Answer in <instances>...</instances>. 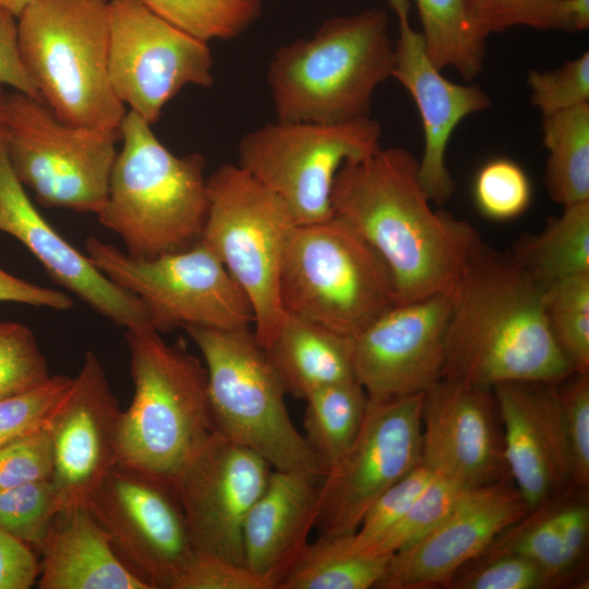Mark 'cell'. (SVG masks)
I'll list each match as a JSON object with an SVG mask.
<instances>
[{
    "mask_svg": "<svg viewBox=\"0 0 589 589\" xmlns=\"http://www.w3.org/2000/svg\"><path fill=\"white\" fill-rule=\"evenodd\" d=\"M34 0H0V9H3L14 16L19 17L20 14L33 2Z\"/></svg>",
    "mask_w": 589,
    "mask_h": 589,
    "instance_id": "obj_52",
    "label": "cell"
},
{
    "mask_svg": "<svg viewBox=\"0 0 589 589\" xmlns=\"http://www.w3.org/2000/svg\"><path fill=\"white\" fill-rule=\"evenodd\" d=\"M287 393L304 399L313 390L354 378L351 337L286 312L264 348Z\"/></svg>",
    "mask_w": 589,
    "mask_h": 589,
    "instance_id": "obj_26",
    "label": "cell"
},
{
    "mask_svg": "<svg viewBox=\"0 0 589 589\" xmlns=\"http://www.w3.org/2000/svg\"><path fill=\"white\" fill-rule=\"evenodd\" d=\"M382 128L371 117L339 123L278 121L245 133L238 166L276 194L297 225L332 218V191L348 161L378 151Z\"/></svg>",
    "mask_w": 589,
    "mask_h": 589,
    "instance_id": "obj_11",
    "label": "cell"
},
{
    "mask_svg": "<svg viewBox=\"0 0 589 589\" xmlns=\"http://www.w3.org/2000/svg\"><path fill=\"white\" fill-rule=\"evenodd\" d=\"M64 502L51 479L0 491V529L40 550Z\"/></svg>",
    "mask_w": 589,
    "mask_h": 589,
    "instance_id": "obj_35",
    "label": "cell"
},
{
    "mask_svg": "<svg viewBox=\"0 0 589 589\" xmlns=\"http://www.w3.org/2000/svg\"><path fill=\"white\" fill-rule=\"evenodd\" d=\"M17 48L60 120L120 131L128 109L108 76L109 0H34L17 17Z\"/></svg>",
    "mask_w": 589,
    "mask_h": 589,
    "instance_id": "obj_6",
    "label": "cell"
},
{
    "mask_svg": "<svg viewBox=\"0 0 589 589\" xmlns=\"http://www.w3.org/2000/svg\"><path fill=\"white\" fill-rule=\"evenodd\" d=\"M561 31L581 32L589 27V0H564L560 12Z\"/></svg>",
    "mask_w": 589,
    "mask_h": 589,
    "instance_id": "obj_51",
    "label": "cell"
},
{
    "mask_svg": "<svg viewBox=\"0 0 589 589\" xmlns=\"http://www.w3.org/2000/svg\"><path fill=\"white\" fill-rule=\"evenodd\" d=\"M576 377L558 388L564 432L567 441L572 478L584 489L589 483V374Z\"/></svg>",
    "mask_w": 589,
    "mask_h": 589,
    "instance_id": "obj_44",
    "label": "cell"
},
{
    "mask_svg": "<svg viewBox=\"0 0 589 589\" xmlns=\"http://www.w3.org/2000/svg\"><path fill=\"white\" fill-rule=\"evenodd\" d=\"M426 50L441 70L452 68L466 81L483 67L486 36L477 26L468 0H414Z\"/></svg>",
    "mask_w": 589,
    "mask_h": 589,
    "instance_id": "obj_30",
    "label": "cell"
},
{
    "mask_svg": "<svg viewBox=\"0 0 589 589\" xmlns=\"http://www.w3.org/2000/svg\"><path fill=\"white\" fill-rule=\"evenodd\" d=\"M207 199L201 241L247 294L265 348L286 315L280 272L297 224L286 204L237 164H223L207 177Z\"/></svg>",
    "mask_w": 589,
    "mask_h": 589,
    "instance_id": "obj_9",
    "label": "cell"
},
{
    "mask_svg": "<svg viewBox=\"0 0 589 589\" xmlns=\"http://www.w3.org/2000/svg\"><path fill=\"white\" fill-rule=\"evenodd\" d=\"M39 551L40 589H148L118 557L86 504L63 507Z\"/></svg>",
    "mask_w": 589,
    "mask_h": 589,
    "instance_id": "obj_25",
    "label": "cell"
},
{
    "mask_svg": "<svg viewBox=\"0 0 589 589\" xmlns=\"http://www.w3.org/2000/svg\"><path fill=\"white\" fill-rule=\"evenodd\" d=\"M532 105L542 116L589 103V52L551 71L532 70L527 76Z\"/></svg>",
    "mask_w": 589,
    "mask_h": 589,
    "instance_id": "obj_40",
    "label": "cell"
},
{
    "mask_svg": "<svg viewBox=\"0 0 589 589\" xmlns=\"http://www.w3.org/2000/svg\"><path fill=\"white\" fill-rule=\"evenodd\" d=\"M433 476L434 472L420 462L389 486L366 510L357 531L349 536L351 546L364 551L378 540L410 509Z\"/></svg>",
    "mask_w": 589,
    "mask_h": 589,
    "instance_id": "obj_39",
    "label": "cell"
},
{
    "mask_svg": "<svg viewBox=\"0 0 589 589\" xmlns=\"http://www.w3.org/2000/svg\"><path fill=\"white\" fill-rule=\"evenodd\" d=\"M556 506L550 501L533 508L527 516L509 527L500 542L493 541L486 550L490 557L516 554L534 562L555 584L568 570L564 562L556 521ZM485 550V551H486ZM484 551V552H485Z\"/></svg>",
    "mask_w": 589,
    "mask_h": 589,
    "instance_id": "obj_34",
    "label": "cell"
},
{
    "mask_svg": "<svg viewBox=\"0 0 589 589\" xmlns=\"http://www.w3.org/2000/svg\"><path fill=\"white\" fill-rule=\"evenodd\" d=\"M544 310L554 340L574 372L589 374V273L548 286Z\"/></svg>",
    "mask_w": 589,
    "mask_h": 589,
    "instance_id": "obj_33",
    "label": "cell"
},
{
    "mask_svg": "<svg viewBox=\"0 0 589 589\" xmlns=\"http://www.w3.org/2000/svg\"><path fill=\"white\" fill-rule=\"evenodd\" d=\"M469 489L434 473L410 509L364 552L394 554L418 542L445 519Z\"/></svg>",
    "mask_w": 589,
    "mask_h": 589,
    "instance_id": "obj_36",
    "label": "cell"
},
{
    "mask_svg": "<svg viewBox=\"0 0 589 589\" xmlns=\"http://www.w3.org/2000/svg\"><path fill=\"white\" fill-rule=\"evenodd\" d=\"M122 409L106 371L93 351L45 424L53 454L51 481L64 507L85 504L118 462Z\"/></svg>",
    "mask_w": 589,
    "mask_h": 589,
    "instance_id": "obj_18",
    "label": "cell"
},
{
    "mask_svg": "<svg viewBox=\"0 0 589 589\" xmlns=\"http://www.w3.org/2000/svg\"><path fill=\"white\" fill-rule=\"evenodd\" d=\"M183 329L206 368L212 431L255 452L273 469L325 474L291 421L286 387L254 332L250 327Z\"/></svg>",
    "mask_w": 589,
    "mask_h": 589,
    "instance_id": "obj_7",
    "label": "cell"
},
{
    "mask_svg": "<svg viewBox=\"0 0 589 589\" xmlns=\"http://www.w3.org/2000/svg\"><path fill=\"white\" fill-rule=\"evenodd\" d=\"M544 290L507 253L482 241L450 289L442 377L492 388L561 383L574 374L550 330Z\"/></svg>",
    "mask_w": 589,
    "mask_h": 589,
    "instance_id": "obj_2",
    "label": "cell"
},
{
    "mask_svg": "<svg viewBox=\"0 0 589 589\" xmlns=\"http://www.w3.org/2000/svg\"><path fill=\"white\" fill-rule=\"evenodd\" d=\"M450 290L397 303L352 341L356 381L369 400L425 393L441 377Z\"/></svg>",
    "mask_w": 589,
    "mask_h": 589,
    "instance_id": "obj_17",
    "label": "cell"
},
{
    "mask_svg": "<svg viewBox=\"0 0 589 589\" xmlns=\"http://www.w3.org/2000/svg\"><path fill=\"white\" fill-rule=\"evenodd\" d=\"M388 4L398 24L392 77L412 97L423 125L419 180L430 201L443 205L456 190L446 166L450 136L465 118L488 109L491 100L479 86L454 83L441 73L426 50L422 34L410 23V0H388Z\"/></svg>",
    "mask_w": 589,
    "mask_h": 589,
    "instance_id": "obj_21",
    "label": "cell"
},
{
    "mask_svg": "<svg viewBox=\"0 0 589 589\" xmlns=\"http://www.w3.org/2000/svg\"><path fill=\"white\" fill-rule=\"evenodd\" d=\"M53 454L46 424L0 447V491L49 480Z\"/></svg>",
    "mask_w": 589,
    "mask_h": 589,
    "instance_id": "obj_43",
    "label": "cell"
},
{
    "mask_svg": "<svg viewBox=\"0 0 589 589\" xmlns=\"http://www.w3.org/2000/svg\"><path fill=\"white\" fill-rule=\"evenodd\" d=\"M173 589H273L248 566L196 553Z\"/></svg>",
    "mask_w": 589,
    "mask_h": 589,
    "instance_id": "obj_46",
    "label": "cell"
},
{
    "mask_svg": "<svg viewBox=\"0 0 589 589\" xmlns=\"http://www.w3.org/2000/svg\"><path fill=\"white\" fill-rule=\"evenodd\" d=\"M124 336L133 398L121 413L117 465L172 482L213 432L206 368L155 329Z\"/></svg>",
    "mask_w": 589,
    "mask_h": 589,
    "instance_id": "obj_5",
    "label": "cell"
},
{
    "mask_svg": "<svg viewBox=\"0 0 589 589\" xmlns=\"http://www.w3.org/2000/svg\"><path fill=\"white\" fill-rule=\"evenodd\" d=\"M279 291L285 312L347 337L397 304L382 257L335 216L294 227L281 264Z\"/></svg>",
    "mask_w": 589,
    "mask_h": 589,
    "instance_id": "obj_8",
    "label": "cell"
},
{
    "mask_svg": "<svg viewBox=\"0 0 589 589\" xmlns=\"http://www.w3.org/2000/svg\"><path fill=\"white\" fill-rule=\"evenodd\" d=\"M394 43L382 8L335 16L276 49L266 72L278 121L347 122L371 117L376 88L392 77Z\"/></svg>",
    "mask_w": 589,
    "mask_h": 589,
    "instance_id": "obj_3",
    "label": "cell"
},
{
    "mask_svg": "<svg viewBox=\"0 0 589 589\" xmlns=\"http://www.w3.org/2000/svg\"><path fill=\"white\" fill-rule=\"evenodd\" d=\"M0 231L17 239L49 277L125 330L154 329L141 300L110 280L37 211L10 165L0 132Z\"/></svg>",
    "mask_w": 589,
    "mask_h": 589,
    "instance_id": "obj_22",
    "label": "cell"
},
{
    "mask_svg": "<svg viewBox=\"0 0 589 589\" xmlns=\"http://www.w3.org/2000/svg\"><path fill=\"white\" fill-rule=\"evenodd\" d=\"M208 43L139 0H109L108 76L117 98L148 124L183 87L214 85Z\"/></svg>",
    "mask_w": 589,
    "mask_h": 589,
    "instance_id": "obj_14",
    "label": "cell"
},
{
    "mask_svg": "<svg viewBox=\"0 0 589 589\" xmlns=\"http://www.w3.org/2000/svg\"><path fill=\"white\" fill-rule=\"evenodd\" d=\"M71 382L69 376L51 375L31 390L0 399V447L43 425Z\"/></svg>",
    "mask_w": 589,
    "mask_h": 589,
    "instance_id": "obj_42",
    "label": "cell"
},
{
    "mask_svg": "<svg viewBox=\"0 0 589 589\" xmlns=\"http://www.w3.org/2000/svg\"><path fill=\"white\" fill-rule=\"evenodd\" d=\"M554 582L534 562L516 555L501 554L490 557L457 582L462 589H536Z\"/></svg>",
    "mask_w": 589,
    "mask_h": 589,
    "instance_id": "obj_45",
    "label": "cell"
},
{
    "mask_svg": "<svg viewBox=\"0 0 589 589\" xmlns=\"http://www.w3.org/2000/svg\"><path fill=\"white\" fill-rule=\"evenodd\" d=\"M304 401V438L327 472L356 438L368 396L352 380L317 388Z\"/></svg>",
    "mask_w": 589,
    "mask_h": 589,
    "instance_id": "obj_31",
    "label": "cell"
},
{
    "mask_svg": "<svg viewBox=\"0 0 589 589\" xmlns=\"http://www.w3.org/2000/svg\"><path fill=\"white\" fill-rule=\"evenodd\" d=\"M507 254L545 288L589 273V201L564 206L540 233L522 236Z\"/></svg>",
    "mask_w": 589,
    "mask_h": 589,
    "instance_id": "obj_27",
    "label": "cell"
},
{
    "mask_svg": "<svg viewBox=\"0 0 589 589\" xmlns=\"http://www.w3.org/2000/svg\"><path fill=\"white\" fill-rule=\"evenodd\" d=\"M106 200L97 218L139 259L181 251L199 242L208 199L206 160L200 153L178 156L152 125L128 110Z\"/></svg>",
    "mask_w": 589,
    "mask_h": 589,
    "instance_id": "obj_4",
    "label": "cell"
},
{
    "mask_svg": "<svg viewBox=\"0 0 589 589\" xmlns=\"http://www.w3.org/2000/svg\"><path fill=\"white\" fill-rule=\"evenodd\" d=\"M431 203L418 159L401 147H381L346 163L336 175L333 215L382 257L397 303L450 290L482 242L470 224Z\"/></svg>",
    "mask_w": 589,
    "mask_h": 589,
    "instance_id": "obj_1",
    "label": "cell"
},
{
    "mask_svg": "<svg viewBox=\"0 0 589 589\" xmlns=\"http://www.w3.org/2000/svg\"><path fill=\"white\" fill-rule=\"evenodd\" d=\"M532 509L505 480L472 488L431 532L394 553L377 588L419 589L450 584L505 530Z\"/></svg>",
    "mask_w": 589,
    "mask_h": 589,
    "instance_id": "obj_20",
    "label": "cell"
},
{
    "mask_svg": "<svg viewBox=\"0 0 589 589\" xmlns=\"http://www.w3.org/2000/svg\"><path fill=\"white\" fill-rule=\"evenodd\" d=\"M0 132L19 181L46 207L97 214L118 154L120 131L68 124L44 100L4 91Z\"/></svg>",
    "mask_w": 589,
    "mask_h": 589,
    "instance_id": "obj_10",
    "label": "cell"
},
{
    "mask_svg": "<svg viewBox=\"0 0 589 589\" xmlns=\"http://www.w3.org/2000/svg\"><path fill=\"white\" fill-rule=\"evenodd\" d=\"M50 377L33 330L19 322H0V399L31 390Z\"/></svg>",
    "mask_w": 589,
    "mask_h": 589,
    "instance_id": "obj_37",
    "label": "cell"
},
{
    "mask_svg": "<svg viewBox=\"0 0 589 589\" xmlns=\"http://www.w3.org/2000/svg\"><path fill=\"white\" fill-rule=\"evenodd\" d=\"M564 0H468L479 29L486 37L515 26L561 31Z\"/></svg>",
    "mask_w": 589,
    "mask_h": 589,
    "instance_id": "obj_41",
    "label": "cell"
},
{
    "mask_svg": "<svg viewBox=\"0 0 589 589\" xmlns=\"http://www.w3.org/2000/svg\"><path fill=\"white\" fill-rule=\"evenodd\" d=\"M0 302H15L34 306H44L57 311H67L73 306V300L67 293L41 287L13 276L0 268Z\"/></svg>",
    "mask_w": 589,
    "mask_h": 589,
    "instance_id": "obj_50",
    "label": "cell"
},
{
    "mask_svg": "<svg viewBox=\"0 0 589 589\" xmlns=\"http://www.w3.org/2000/svg\"><path fill=\"white\" fill-rule=\"evenodd\" d=\"M473 199L479 212L494 220L521 215L531 201V184L525 170L508 158L488 161L478 171Z\"/></svg>",
    "mask_w": 589,
    "mask_h": 589,
    "instance_id": "obj_38",
    "label": "cell"
},
{
    "mask_svg": "<svg viewBox=\"0 0 589 589\" xmlns=\"http://www.w3.org/2000/svg\"><path fill=\"white\" fill-rule=\"evenodd\" d=\"M557 384L518 381L492 387L506 467L531 509L573 482Z\"/></svg>",
    "mask_w": 589,
    "mask_h": 589,
    "instance_id": "obj_23",
    "label": "cell"
},
{
    "mask_svg": "<svg viewBox=\"0 0 589 589\" xmlns=\"http://www.w3.org/2000/svg\"><path fill=\"white\" fill-rule=\"evenodd\" d=\"M272 470L255 452L211 433L172 480L197 553L245 565L244 522Z\"/></svg>",
    "mask_w": 589,
    "mask_h": 589,
    "instance_id": "obj_16",
    "label": "cell"
},
{
    "mask_svg": "<svg viewBox=\"0 0 589 589\" xmlns=\"http://www.w3.org/2000/svg\"><path fill=\"white\" fill-rule=\"evenodd\" d=\"M85 249L99 271L141 300L159 334L177 327L233 329L254 324L247 294L201 240L153 259L131 256L95 237L86 239Z\"/></svg>",
    "mask_w": 589,
    "mask_h": 589,
    "instance_id": "obj_12",
    "label": "cell"
},
{
    "mask_svg": "<svg viewBox=\"0 0 589 589\" xmlns=\"http://www.w3.org/2000/svg\"><path fill=\"white\" fill-rule=\"evenodd\" d=\"M139 1L171 25L206 43L240 36L263 10V0Z\"/></svg>",
    "mask_w": 589,
    "mask_h": 589,
    "instance_id": "obj_32",
    "label": "cell"
},
{
    "mask_svg": "<svg viewBox=\"0 0 589 589\" xmlns=\"http://www.w3.org/2000/svg\"><path fill=\"white\" fill-rule=\"evenodd\" d=\"M0 85L43 100L19 53L17 17L3 9H0Z\"/></svg>",
    "mask_w": 589,
    "mask_h": 589,
    "instance_id": "obj_48",
    "label": "cell"
},
{
    "mask_svg": "<svg viewBox=\"0 0 589 589\" xmlns=\"http://www.w3.org/2000/svg\"><path fill=\"white\" fill-rule=\"evenodd\" d=\"M392 555L353 549L349 536L318 537L309 541L276 589L377 588Z\"/></svg>",
    "mask_w": 589,
    "mask_h": 589,
    "instance_id": "obj_28",
    "label": "cell"
},
{
    "mask_svg": "<svg viewBox=\"0 0 589 589\" xmlns=\"http://www.w3.org/2000/svg\"><path fill=\"white\" fill-rule=\"evenodd\" d=\"M323 473L273 469L243 528L245 565L273 589L309 543L315 527Z\"/></svg>",
    "mask_w": 589,
    "mask_h": 589,
    "instance_id": "obj_24",
    "label": "cell"
},
{
    "mask_svg": "<svg viewBox=\"0 0 589 589\" xmlns=\"http://www.w3.org/2000/svg\"><path fill=\"white\" fill-rule=\"evenodd\" d=\"M4 89L3 86L0 85V116H1V107H2V98H3Z\"/></svg>",
    "mask_w": 589,
    "mask_h": 589,
    "instance_id": "obj_53",
    "label": "cell"
},
{
    "mask_svg": "<svg viewBox=\"0 0 589 589\" xmlns=\"http://www.w3.org/2000/svg\"><path fill=\"white\" fill-rule=\"evenodd\" d=\"M556 521L567 570L576 566L585 552L589 534V507L585 502L556 506Z\"/></svg>",
    "mask_w": 589,
    "mask_h": 589,
    "instance_id": "obj_49",
    "label": "cell"
},
{
    "mask_svg": "<svg viewBox=\"0 0 589 589\" xmlns=\"http://www.w3.org/2000/svg\"><path fill=\"white\" fill-rule=\"evenodd\" d=\"M85 504L148 589L175 588L197 552L171 481L116 465Z\"/></svg>",
    "mask_w": 589,
    "mask_h": 589,
    "instance_id": "obj_13",
    "label": "cell"
},
{
    "mask_svg": "<svg viewBox=\"0 0 589 589\" xmlns=\"http://www.w3.org/2000/svg\"><path fill=\"white\" fill-rule=\"evenodd\" d=\"M492 388L440 378L424 393L421 461L466 488L498 482L507 469Z\"/></svg>",
    "mask_w": 589,
    "mask_h": 589,
    "instance_id": "obj_19",
    "label": "cell"
},
{
    "mask_svg": "<svg viewBox=\"0 0 589 589\" xmlns=\"http://www.w3.org/2000/svg\"><path fill=\"white\" fill-rule=\"evenodd\" d=\"M34 549L0 529V589H28L39 577Z\"/></svg>",
    "mask_w": 589,
    "mask_h": 589,
    "instance_id": "obj_47",
    "label": "cell"
},
{
    "mask_svg": "<svg viewBox=\"0 0 589 589\" xmlns=\"http://www.w3.org/2000/svg\"><path fill=\"white\" fill-rule=\"evenodd\" d=\"M542 118L550 197L563 206L589 201V103Z\"/></svg>",
    "mask_w": 589,
    "mask_h": 589,
    "instance_id": "obj_29",
    "label": "cell"
},
{
    "mask_svg": "<svg viewBox=\"0 0 589 589\" xmlns=\"http://www.w3.org/2000/svg\"><path fill=\"white\" fill-rule=\"evenodd\" d=\"M423 398L368 399L356 438L323 476L318 537L352 536L377 497L420 464Z\"/></svg>",
    "mask_w": 589,
    "mask_h": 589,
    "instance_id": "obj_15",
    "label": "cell"
}]
</instances>
